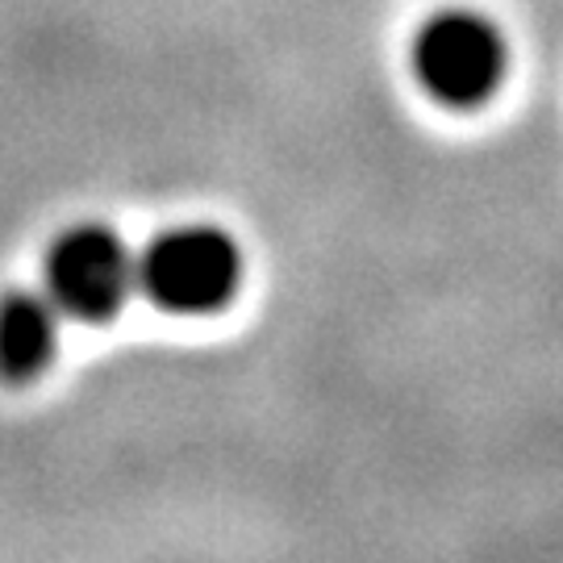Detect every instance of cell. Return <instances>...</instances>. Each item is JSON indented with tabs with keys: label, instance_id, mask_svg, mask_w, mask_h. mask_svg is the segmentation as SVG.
Masks as SVG:
<instances>
[{
	"label": "cell",
	"instance_id": "obj_1",
	"mask_svg": "<svg viewBox=\"0 0 563 563\" xmlns=\"http://www.w3.org/2000/svg\"><path fill=\"white\" fill-rule=\"evenodd\" d=\"M505 38L497 21L467 9V4H446L413 30L409 42V71L422 84L430 101L446 109H472L484 104L505 76Z\"/></svg>",
	"mask_w": 563,
	"mask_h": 563
},
{
	"label": "cell",
	"instance_id": "obj_4",
	"mask_svg": "<svg viewBox=\"0 0 563 563\" xmlns=\"http://www.w3.org/2000/svg\"><path fill=\"white\" fill-rule=\"evenodd\" d=\"M59 351V309L46 292H9L0 301V376L34 380Z\"/></svg>",
	"mask_w": 563,
	"mask_h": 563
},
{
	"label": "cell",
	"instance_id": "obj_3",
	"mask_svg": "<svg viewBox=\"0 0 563 563\" xmlns=\"http://www.w3.org/2000/svg\"><path fill=\"white\" fill-rule=\"evenodd\" d=\"M139 292V260L104 225H71L46 251V297L76 322L118 318Z\"/></svg>",
	"mask_w": 563,
	"mask_h": 563
},
{
	"label": "cell",
	"instance_id": "obj_2",
	"mask_svg": "<svg viewBox=\"0 0 563 563\" xmlns=\"http://www.w3.org/2000/svg\"><path fill=\"white\" fill-rule=\"evenodd\" d=\"M242 251L218 225L167 230L139 255V292L176 318H209L234 301Z\"/></svg>",
	"mask_w": 563,
	"mask_h": 563
}]
</instances>
